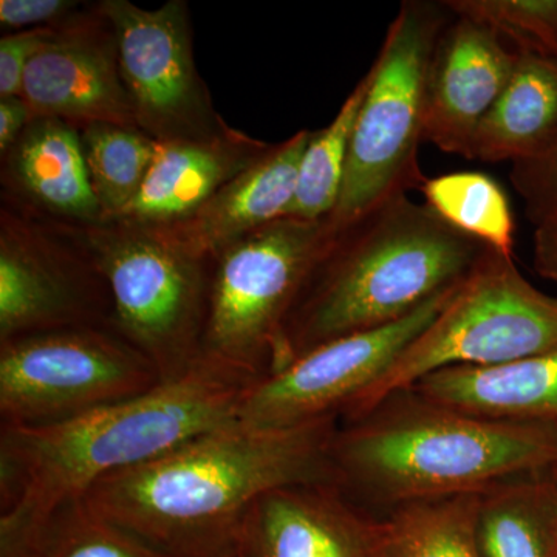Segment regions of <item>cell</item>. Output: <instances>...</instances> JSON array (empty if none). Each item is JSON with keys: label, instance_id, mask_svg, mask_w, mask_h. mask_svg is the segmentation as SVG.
<instances>
[{"label": "cell", "instance_id": "obj_27", "mask_svg": "<svg viewBox=\"0 0 557 557\" xmlns=\"http://www.w3.org/2000/svg\"><path fill=\"white\" fill-rule=\"evenodd\" d=\"M450 13L482 22L519 53L557 60V0H443Z\"/></svg>", "mask_w": 557, "mask_h": 557}, {"label": "cell", "instance_id": "obj_21", "mask_svg": "<svg viewBox=\"0 0 557 557\" xmlns=\"http://www.w3.org/2000/svg\"><path fill=\"white\" fill-rule=\"evenodd\" d=\"M0 557H171L75 497L21 518H0Z\"/></svg>", "mask_w": 557, "mask_h": 557}, {"label": "cell", "instance_id": "obj_11", "mask_svg": "<svg viewBox=\"0 0 557 557\" xmlns=\"http://www.w3.org/2000/svg\"><path fill=\"white\" fill-rule=\"evenodd\" d=\"M100 9L115 32L121 78L139 129L164 143L207 137L225 126L194 62L186 2L145 10L104 0Z\"/></svg>", "mask_w": 557, "mask_h": 557}, {"label": "cell", "instance_id": "obj_15", "mask_svg": "<svg viewBox=\"0 0 557 557\" xmlns=\"http://www.w3.org/2000/svg\"><path fill=\"white\" fill-rule=\"evenodd\" d=\"M383 518L333 483L274 487L248 509L239 557H375Z\"/></svg>", "mask_w": 557, "mask_h": 557}, {"label": "cell", "instance_id": "obj_28", "mask_svg": "<svg viewBox=\"0 0 557 557\" xmlns=\"http://www.w3.org/2000/svg\"><path fill=\"white\" fill-rule=\"evenodd\" d=\"M509 180L534 228L557 219V139L536 159L511 164Z\"/></svg>", "mask_w": 557, "mask_h": 557}, {"label": "cell", "instance_id": "obj_30", "mask_svg": "<svg viewBox=\"0 0 557 557\" xmlns=\"http://www.w3.org/2000/svg\"><path fill=\"white\" fill-rule=\"evenodd\" d=\"M79 11L72 0H2L0 24L10 30L46 28L70 20Z\"/></svg>", "mask_w": 557, "mask_h": 557}, {"label": "cell", "instance_id": "obj_20", "mask_svg": "<svg viewBox=\"0 0 557 557\" xmlns=\"http://www.w3.org/2000/svg\"><path fill=\"white\" fill-rule=\"evenodd\" d=\"M557 139V60L519 53L507 87L483 120L472 160L522 163Z\"/></svg>", "mask_w": 557, "mask_h": 557}, {"label": "cell", "instance_id": "obj_12", "mask_svg": "<svg viewBox=\"0 0 557 557\" xmlns=\"http://www.w3.org/2000/svg\"><path fill=\"white\" fill-rule=\"evenodd\" d=\"M460 287L442 293L401 321L332 341L260 379L245 395L237 421L276 431L343 417L432 324Z\"/></svg>", "mask_w": 557, "mask_h": 557}, {"label": "cell", "instance_id": "obj_1", "mask_svg": "<svg viewBox=\"0 0 557 557\" xmlns=\"http://www.w3.org/2000/svg\"><path fill=\"white\" fill-rule=\"evenodd\" d=\"M339 417L288 429L239 421L212 429L156 460L100 480L87 504L171 557H239L248 509L298 483H333Z\"/></svg>", "mask_w": 557, "mask_h": 557}, {"label": "cell", "instance_id": "obj_32", "mask_svg": "<svg viewBox=\"0 0 557 557\" xmlns=\"http://www.w3.org/2000/svg\"><path fill=\"white\" fill-rule=\"evenodd\" d=\"M33 115L21 97L0 98V150L9 152L17 141L25 127L30 124Z\"/></svg>", "mask_w": 557, "mask_h": 557}, {"label": "cell", "instance_id": "obj_23", "mask_svg": "<svg viewBox=\"0 0 557 557\" xmlns=\"http://www.w3.org/2000/svg\"><path fill=\"white\" fill-rule=\"evenodd\" d=\"M482 493L428 498L388 509L375 557H483L479 544Z\"/></svg>", "mask_w": 557, "mask_h": 557}, {"label": "cell", "instance_id": "obj_33", "mask_svg": "<svg viewBox=\"0 0 557 557\" xmlns=\"http://www.w3.org/2000/svg\"><path fill=\"white\" fill-rule=\"evenodd\" d=\"M556 474H557V469H556Z\"/></svg>", "mask_w": 557, "mask_h": 557}, {"label": "cell", "instance_id": "obj_5", "mask_svg": "<svg viewBox=\"0 0 557 557\" xmlns=\"http://www.w3.org/2000/svg\"><path fill=\"white\" fill-rule=\"evenodd\" d=\"M445 2L406 0L368 72L369 87L348 149L338 205L343 225L426 182L420 168L424 101L435 46L453 20Z\"/></svg>", "mask_w": 557, "mask_h": 557}, {"label": "cell", "instance_id": "obj_4", "mask_svg": "<svg viewBox=\"0 0 557 557\" xmlns=\"http://www.w3.org/2000/svg\"><path fill=\"white\" fill-rule=\"evenodd\" d=\"M335 485L369 507L482 493L504 480L557 469V431L490 420L403 388L332 443Z\"/></svg>", "mask_w": 557, "mask_h": 557}, {"label": "cell", "instance_id": "obj_16", "mask_svg": "<svg viewBox=\"0 0 557 557\" xmlns=\"http://www.w3.org/2000/svg\"><path fill=\"white\" fill-rule=\"evenodd\" d=\"M314 132L299 131L226 183L193 214L152 226L194 259L211 260L252 231L287 218L295 199L300 160Z\"/></svg>", "mask_w": 557, "mask_h": 557}, {"label": "cell", "instance_id": "obj_9", "mask_svg": "<svg viewBox=\"0 0 557 557\" xmlns=\"http://www.w3.org/2000/svg\"><path fill=\"white\" fill-rule=\"evenodd\" d=\"M159 372L112 327H70L0 343L3 426L60 423L159 386Z\"/></svg>", "mask_w": 557, "mask_h": 557}, {"label": "cell", "instance_id": "obj_31", "mask_svg": "<svg viewBox=\"0 0 557 557\" xmlns=\"http://www.w3.org/2000/svg\"><path fill=\"white\" fill-rule=\"evenodd\" d=\"M533 262L539 276L557 285V219L534 228Z\"/></svg>", "mask_w": 557, "mask_h": 557}, {"label": "cell", "instance_id": "obj_25", "mask_svg": "<svg viewBox=\"0 0 557 557\" xmlns=\"http://www.w3.org/2000/svg\"><path fill=\"white\" fill-rule=\"evenodd\" d=\"M428 205L453 228L515 256L516 220L507 193L483 172H453L426 178L420 188Z\"/></svg>", "mask_w": 557, "mask_h": 557}, {"label": "cell", "instance_id": "obj_26", "mask_svg": "<svg viewBox=\"0 0 557 557\" xmlns=\"http://www.w3.org/2000/svg\"><path fill=\"white\" fill-rule=\"evenodd\" d=\"M368 87L369 76L366 73L332 123L314 132L300 160L295 199L287 218L314 222L330 218L335 211L343 188L351 135Z\"/></svg>", "mask_w": 557, "mask_h": 557}, {"label": "cell", "instance_id": "obj_2", "mask_svg": "<svg viewBox=\"0 0 557 557\" xmlns=\"http://www.w3.org/2000/svg\"><path fill=\"white\" fill-rule=\"evenodd\" d=\"M259 375L203 354L178 379L60 423L0 426V518L83 497L95 483L156 460L237 420Z\"/></svg>", "mask_w": 557, "mask_h": 557}, {"label": "cell", "instance_id": "obj_13", "mask_svg": "<svg viewBox=\"0 0 557 557\" xmlns=\"http://www.w3.org/2000/svg\"><path fill=\"white\" fill-rule=\"evenodd\" d=\"M20 97L33 119H58L78 129L95 123L138 127L121 78L115 32L100 3L49 27L25 70Z\"/></svg>", "mask_w": 557, "mask_h": 557}, {"label": "cell", "instance_id": "obj_19", "mask_svg": "<svg viewBox=\"0 0 557 557\" xmlns=\"http://www.w3.org/2000/svg\"><path fill=\"white\" fill-rule=\"evenodd\" d=\"M412 387L461 412L557 431V347L508 364L437 370Z\"/></svg>", "mask_w": 557, "mask_h": 557}, {"label": "cell", "instance_id": "obj_24", "mask_svg": "<svg viewBox=\"0 0 557 557\" xmlns=\"http://www.w3.org/2000/svg\"><path fill=\"white\" fill-rule=\"evenodd\" d=\"M79 137L102 222H112L145 185L159 141L138 127L108 123L79 127Z\"/></svg>", "mask_w": 557, "mask_h": 557}, {"label": "cell", "instance_id": "obj_17", "mask_svg": "<svg viewBox=\"0 0 557 557\" xmlns=\"http://www.w3.org/2000/svg\"><path fill=\"white\" fill-rule=\"evenodd\" d=\"M273 146L226 124L207 137L159 143L145 185L115 220L161 226L185 219Z\"/></svg>", "mask_w": 557, "mask_h": 557}, {"label": "cell", "instance_id": "obj_22", "mask_svg": "<svg viewBox=\"0 0 557 557\" xmlns=\"http://www.w3.org/2000/svg\"><path fill=\"white\" fill-rule=\"evenodd\" d=\"M479 544L483 557H557L556 469L483 491Z\"/></svg>", "mask_w": 557, "mask_h": 557}, {"label": "cell", "instance_id": "obj_18", "mask_svg": "<svg viewBox=\"0 0 557 557\" xmlns=\"http://www.w3.org/2000/svg\"><path fill=\"white\" fill-rule=\"evenodd\" d=\"M3 159V183L16 203L76 225L102 223L78 127L35 116Z\"/></svg>", "mask_w": 557, "mask_h": 557}, {"label": "cell", "instance_id": "obj_29", "mask_svg": "<svg viewBox=\"0 0 557 557\" xmlns=\"http://www.w3.org/2000/svg\"><path fill=\"white\" fill-rule=\"evenodd\" d=\"M49 27L9 33L0 39V98L20 97L25 70Z\"/></svg>", "mask_w": 557, "mask_h": 557}, {"label": "cell", "instance_id": "obj_10", "mask_svg": "<svg viewBox=\"0 0 557 557\" xmlns=\"http://www.w3.org/2000/svg\"><path fill=\"white\" fill-rule=\"evenodd\" d=\"M70 327H113L112 299L83 225L2 208L0 343Z\"/></svg>", "mask_w": 557, "mask_h": 557}, {"label": "cell", "instance_id": "obj_6", "mask_svg": "<svg viewBox=\"0 0 557 557\" xmlns=\"http://www.w3.org/2000/svg\"><path fill=\"white\" fill-rule=\"evenodd\" d=\"M557 347V298L545 295L490 249L426 330L344 412L355 420L394 392L454 366L508 364Z\"/></svg>", "mask_w": 557, "mask_h": 557}, {"label": "cell", "instance_id": "obj_8", "mask_svg": "<svg viewBox=\"0 0 557 557\" xmlns=\"http://www.w3.org/2000/svg\"><path fill=\"white\" fill-rule=\"evenodd\" d=\"M332 230L329 218H282L218 252L203 354L260 379L276 372L285 322Z\"/></svg>", "mask_w": 557, "mask_h": 557}, {"label": "cell", "instance_id": "obj_3", "mask_svg": "<svg viewBox=\"0 0 557 557\" xmlns=\"http://www.w3.org/2000/svg\"><path fill=\"white\" fill-rule=\"evenodd\" d=\"M332 226L285 322L276 372L332 341L401 321L460 287L493 249L409 196Z\"/></svg>", "mask_w": 557, "mask_h": 557}, {"label": "cell", "instance_id": "obj_14", "mask_svg": "<svg viewBox=\"0 0 557 557\" xmlns=\"http://www.w3.org/2000/svg\"><path fill=\"white\" fill-rule=\"evenodd\" d=\"M516 61L518 51L493 28L454 14L429 65L424 143L472 160L475 135L507 87Z\"/></svg>", "mask_w": 557, "mask_h": 557}, {"label": "cell", "instance_id": "obj_7", "mask_svg": "<svg viewBox=\"0 0 557 557\" xmlns=\"http://www.w3.org/2000/svg\"><path fill=\"white\" fill-rule=\"evenodd\" d=\"M83 228L108 284L113 327L161 381L188 372L203 355L211 260L186 255L152 226L113 220Z\"/></svg>", "mask_w": 557, "mask_h": 557}]
</instances>
